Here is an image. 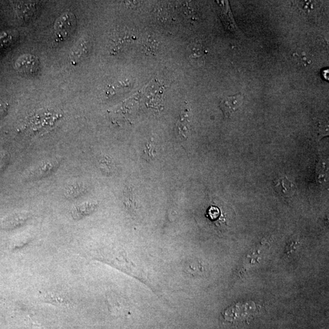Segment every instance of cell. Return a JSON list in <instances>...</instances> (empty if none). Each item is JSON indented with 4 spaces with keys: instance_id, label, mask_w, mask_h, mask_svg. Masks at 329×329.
Masks as SVG:
<instances>
[{
    "instance_id": "3",
    "label": "cell",
    "mask_w": 329,
    "mask_h": 329,
    "mask_svg": "<svg viewBox=\"0 0 329 329\" xmlns=\"http://www.w3.org/2000/svg\"><path fill=\"white\" fill-rule=\"evenodd\" d=\"M256 304L253 303H238L226 310L224 316L226 320L233 321L243 320L254 314Z\"/></svg>"
},
{
    "instance_id": "9",
    "label": "cell",
    "mask_w": 329,
    "mask_h": 329,
    "mask_svg": "<svg viewBox=\"0 0 329 329\" xmlns=\"http://www.w3.org/2000/svg\"><path fill=\"white\" fill-rule=\"evenodd\" d=\"M190 124L185 116H181L176 123V134L180 141H185L190 135Z\"/></svg>"
},
{
    "instance_id": "11",
    "label": "cell",
    "mask_w": 329,
    "mask_h": 329,
    "mask_svg": "<svg viewBox=\"0 0 329 329\" xmlns=\"http://www.w3.org/2000/svg\"><path fill=\"white\" fill-rule=\"evenodd\" d=\"M43 297L46 302L50 303L55 305H66L68 303H70L67 297L58 293L48 292L45 293Z\"/></svg>"
},
{
    "instance_id": "7",
    "label": "cell",
    "mask_w": 329,
    "mask_h": 329,
    "mask_svg": "<svg viewBox=\"0 0 329 329\" xmlns=\"http://www.w3.org/2000/svg\"><path fill=\"white\" fill-rule=\"evenodd\" d=\"M243 95L241 94L223 98L220 102V106L225 117H231L233 114L237 112L243 104Z\"/></svg>"
},
{
    "instance_id": "6",
    "label": "cell",
    "mask_w": 329,
    "mask_h": 329,
    "mask_svg": "<svg viewBox=\"0 0 329 329\" xmlns=\"http://www.w3.org/2000/svg\"><path fill=\"white\" fill-rule=\"evenodd\" d=\"M187 57L190 63L195 67H201L204 65L206 61V51L200 41L190 43L187 49Z\"/></svg>"
},
{
    "instance_id": "2",
    "label": "cell",
    "mask_w": 329,
    "mask_h": 329,
    "mask_svg": "<svg viewBox=\"0 0 329 329\" xmlns=\"http://www.w3.org/2000/svg\"><path fill=\"white\" fill-rule=\"evenodd\" d=\"M76 24L75 15L72 12H65L56 21L54 26L55 34L61 39H67L74 33Z\"/></svg>"
},
{
    "instance_id": "8",
    "label": "cell",
    "mask_w": 329,
    "mask_h": 329,
    "mask_svg": "<svg viewBox=\"0 0 329 329\" xmlns=\"http://www.w3.org/2000/svg\"><path fill=\"white\" fill-rule=\"evenodd\" d=\"M275 190L282 197L288 198L292 195L293 184L287 178H281L275 181Z\"/></svg>"
},
{
    "instance_id": "10",
    "label": "cell",
    "mask_w": 329,
    "mask_h": 329,
    "mask_svg": "<svg viewBox=\"0 0 329 329\" xmlns=\"http://www.w3.org/2000/svg\"><path fill=\"white\" fill-rule=\"evenodd\" d=\"M26 216L20 214L12 215L0 220V227L4 229L13 228L25 221Z\"/></svg>"
},
{
    "instance_id": "12",
    "label": "cell",
    "mask_w": 329,
    "mask_h": 329,
    "mask_svg": "<svg viewBox=\"0 0 329 329\" xmlns=\"http://www.w3.org/2000/svg\"><path fill=\"white\" fill-rule=\"evenodd\" d=\"M13 40V34L11 32H5L0 33V48L8 46Z\"/></svg>"
},
{
    "instance_id": "5",
    "label": "cell",
    "mask_w": 329,
    "mask_h": 329,
    "mask_svg": "<svg viewBox=\"0 0 329 329\" xmlns=\"http://www.w3.org/2000/svg\"><path fill=\"white\" fill-rule=\"evenodd\" d=\"M91 49V42L87 37L80 39L71 49L70 58L71 63L76 65L87 57Z\"/></svg>"
},
{
    "instance_id": "13",
    "label": "cell",
    "mask_w": 329,
    "mask_h": 329,
    "mask_svg": "<svg viewBox=\"0 0 329 329\" xmlns=\"http://www.w3.org/2000/svg\"><path fill=\"white\" fill-rule=\"evenodd\" d=\"M144 154L145 159L148 161L153 160L156 156V150L152 147L151 144L147 145V148L145 149Z\"/></svg>"
},
{
    "instance_id": "1",
    "label": "cell",
    "mask_w": 329,
    "mask_h": 329,
    "mask_svg": "<svg viewBox=\"0 0 329 329\" xmlns=\"http://www.w3.org/2000/svg\"><path fill=\"white\" fill-rule=\"evenodd\" d=\"M40 62L36 56L24 54L20 56L15 61L14 68L18 74L26 77H36L40 71Z\"/></svg>"
},
{
    "instance_id": "4",
    "label": "cell",
    "mask_w": 329,
    "mask_h": 329,
    "mask_svg": "<svg viewBox=\"0 0 329 329\" xmlns=\"http://www.w3.org/2000/svg\"><path fill=\"white\" fill-rule=\"evenodd\" d=\"M132 42L131 34L126 31H117L108 42V48L112 54L116 55L125 50Z\"/></svg>"
},
{
    "instance_id": "14",
    "label": "cell",
    "mask_w": 329,
    "mask_h": 329,
    "mask_svg": "<svg viewBox=\"0 0 329 329\" xmlns=\"http://www.w3.org/2000/svg\"><path fill=\"white\" fill-rule=\"evenodd\" d=\"M3 107L2 106V105H0V116H1V115L3 114V112H4V111H3Z\"/></svg>"
}]
</instances>
